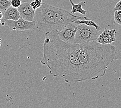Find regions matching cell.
Listing matches in <instances>:
<instances>
[{"instance_id":"5bb4252c","label":"cell","mask_w":121,"mask_h":108,"mask_svg":"<svg viewBox=\"0 0 121 108\" xmlns=\"http://www.w3.org/2000/svg\"><path fill=\"white\" fill-rule=\"evenodd\" d=\"M30 4L34 9L36 10L42 6L43 2V0H34L30 3Z\"/></svg>"},{"instance_id":"9c48e42d","label":"cell","mask_w":121,"mask_h":108,"mask_svg":"<svg viewBox=\"0 0 121 108\" xmlns=\"http://www.w3.org/2000/svg\"><path fill=\"white\" fill-rule=\"evenodd\" d=\"M116 29H104V31L101 32L96 41L101 44H111L116 41L115 34L117 33Z\"/></svg>"},{"instance_id":"4fadbf2b","label":"cell","mask_w":121,"mask_h":108,"mask_svg":"<svg viewBox=\"0 0 121 108\" xmlns=\"http://www.w3.org/2000/svg\"><path fill=\"white\" fill-rule=\"evenodd\" d=\"M11 6L10 0H0V10L4 12Z\"/></svg>"},{"instance_id":"d6986e66","label":"cell","mask_w":121,"mask_h":108,"mask_svg":"<svg viewBox=\"0 0 121 108\" xmlns=\"http://www.w3.org/2000/svg\"><path fill=\"white\" fill-rule=\"evenodd\" d=\"M1 43H2V39L1 38H0V48H1Z\"/></svg>"},{"instance_id":"3957f363","label":"cell","mask_w":121,"mask_h":108,"mask_svg":"<svg viewBox=\"0 0 121 108\" xmlns=\"http://www.w3.org/2000/svg\"><path fill=\"white\" fill-rule=\"evenodd\" d=\"M55 6L43 3L40 8L35 10L34 20L36 29H48V31L55 29L54 23Z\"/></svg>"},{"instance_id":"5b68a950","label":"cell","mask_w":121,"mask_h":108,"mask_svg":"<svg viewBox=\"0 0 121 108\" xmlns=\"http://www.w3.org/2000/svg\"><path fill=\"white\" fill-rule=\"evenodd\" d=\"M100 31H97L94 27H90L86 24H78V29L73 43L84 44L90 42L96 41Z\"/></svg>"},{"instance_id":"52a82bcc","label":"cell","mask_w":121,"mask_h":108,"mask_svg":"<svg viewBox=\"0 0 121 108\" xmlns=\"http://www.w3.org/2000/svg\"><path fill=\"white\" fill-rule=\"evenodd\" d=\"M78 29V24L75 22L71 23L66 26L60 31L58 34L62 41L69 43H73L76 33Z\"/></svg>"},{"instance_id":"30bf717a","label":"cell","mask_w":121,"mask_h":108,"mask_svg":"<svg viewBox=\"0 0 121 108\" xmlns=\"http://www.w3.org/2000/svg\"><path fill=\"white\" fill-rule=\"evenodd\" d=\"M20 17L21 16L18 8L10 6L4 12L2 21V26H5L6 24L5 22L8 20L16 21L18 20L20 18Z\"/></svg>"},{"instance_id":"e0dca14e","label":"cell","mask_w":121,"mask_h":108,"mask_svg":"<svg viewBox=\"0 0 121 108\" xmlns=\"http://www.w3.org/2000/svg\"><path fill=\"white\" fill-rule=\"evenodd\" d=\"M114 10H121V0H120L116 4V5H115L114 8Z\"/></svg>"},{"instance_id":"ac0fdd59","label":"cell","mask_w":121,"mask_h":108,"mask_svg":"<svg viewBox=\"0 0 121 108\" xmlns=\"http://www.w3.org/2000/svg\"><path fill=\"white\" fill-rule=\"evenodd\" d=\"M3 17V14L2 12L0 10V23H1L2 21Z\"/></svg>"},{"instance_id":"ffe728a7","label":"cell","mask_w":121,"mask_h":108,"mask_svg":"<svg viewBox=\"0 0 121 108\" xmlns=\"http://www.w3.org/2000/svg\"><path fill=\"white\" fill-rule=\"evenodd\" d=\"M10 1H11V0H10Z\"/></svg>"},{"instance_id":"277c9868","label":"cell","mask_w":121,"mask_h":108,"mask_svg":"<svg viewBox=\"0 0 121 108\" xmlns=\"http://www.w3.org/2000/svg\"><path fill=\"white\" fill-rule=\"evenodd\" d=\"M86 19H88V18L86 16H76L62 8L55 6V29L57 30L58 31L64 28L68 24L74 23L77 20Z\"/></svg>"},{"instance_id":"6da1fadb","label":"cell","mask_w":121,"mask_h":108,"mask_svg":"<svg viewBox=\"0 0 121 108\" xmlns=\"http://www.w3.org/2000/svg\"><path fill=\"white\" fill-rule=\"evenodd\" d=\"M45 37L40 63L47 66L50 74L66 83L87 80L78 57V44L62 41L56 29L47 31Z\"/></svg>"},{"instance_id":"ba28073f","label":"cell","mask_w":121,"mask_h":108,"mask_svg":"<svg viewBox=\"0 0 121 108\" xmlns=\"http://www.w3.org/2000/svg\"><path fill=\"white\" fill-rule=\"evenodd\" d=\"M20 16L24 20L29 21L34 20L35 10L31 6V4L27 2H22L20 6L18 8Z\"/></svg>"},{"instance_id":"8992f818","label":"cell","mask_w":121,"mask_h":108,"mask_svg":"<svg viewBox=\"0 0 121 108\" xmlns=\"http://www.w3.org/2000/svg\"><path fill=\"white\" fill-rule=\"evenodd\" d=\"M5 24L12 31H23L36 29V23L34 20L32 21L26 20L21 17L16 21L8 20L5 22Z\"/></svg>"},{"instance_id":"8fae6325","label":"cell","mask_w":121,"mask_h":108,"mask_svg":"<svg viewBox=\"0 0 121 108\" xmlns=\"http://www.w3.org/2000/svg\"><path fill=\"white\" fill-rule=\"evenodd\" d=\"M70 3L72 6L71 8V13L73 14H75V13H78L81 14L86 16L87 14V11L86 10H84L83 7L86 6V2L85 1H81L80 2L78 3L77 4L74 3V2L72 0H69Z\"/></svg>"},{"instance_id":"7a4b0ae2","label":"cell","mask_w":121,"mask_h":108,"mask_svg":"<svg viewBox=\"0 0 121 108\" xmlns=\"http://www.w3.org/2000/svg\"><path fill=\"white\" fill-rule=\"evenodd\" d=\"M77 52L87 80H94L106 74L108 66L115 59L116 47L101 44L96 41L78 44Z\"/></svg>"},{"instance_id":"9a60e30c","label":"cell","mask_w":121,"mask_h":108,"mask_svg":"<svg viewBox=\"0 0 121 108\" xmlns=\"http://www.w3.org/2000/svg\"><path fill=\"white\" fill-rule=\"evenodd\" d=\"M114 19L115 23L121 25V10L114 11Z\"/></svg>"},{"instance_id":"2e32d148","label":"cell","mask_w":121,"mask_h":108,"mask_svg":"<svg viewBox=\"0 0 121 108\" xmlns=\"http://www.w3.org/2000/svg\"><path fill=\"white\" fill-rule=\"evenodd\" d=\"M11 6L18 8L20 6V5L22 4L21 0H11Z\"/></svg>"},{"instance_id":"7c38bea8","label":"cell","mask_w":121,"mask_h":108,"mask_svg":"<svg viewBox=\"0 0 121 108\" xmlns=\"http://www.w3.org/2000/svg\"><path fill=\"white\" fill-rule=\"evenodd\" d=\"M75 22L77 24H86L88 26L94 27L97 31H100L101 30V28L97 24H96L94 21L91 20L89 18L86 19H79Z\"/></svg>"}]
</instances>
